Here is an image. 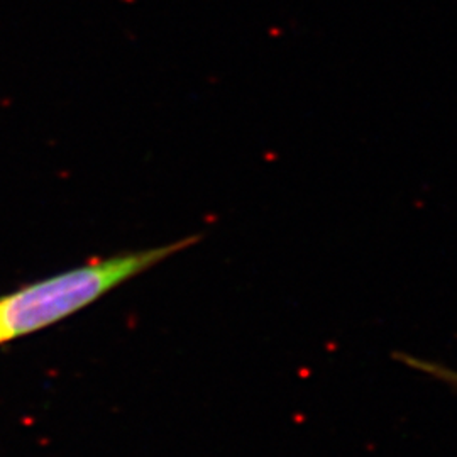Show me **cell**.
Returning <instances> with one entry per match:
<instances>
[{"label": "cell", "mask_w": 457, "mask_h": 457, "mask_svg": "<svg viewBox=\"0 0 457 457\" xmlns=\"http://www.w3.org/2000/svg\"><path fill=\"white\" fill-rule=\"evenodd\" d=\"M198 241L196 236L171 245L122 253L26 285L0 296V344L48 328L112 292L128 279Z\"/></svg>", "instance_id": "1"}, {"label": "cell", "mask_w": 457, "mask_h": 457, "mask_svg": "<svg viewBox=\"0 0 457 457\" xmlns=\"http://www.w3.org/2000/svg\"><path fill=\"white\" fill-rule=\"evenodd\" d=\"M393 358L400 361L402 364H405L410 370L422 373V375L430 376L437 381L444 383L445 386H449L453 392L457 393V370H453L442 362L437 361L422 360L419 356L407 354V353H395Z\"/></svg>", "instance_id": "2"}]
</instances>
